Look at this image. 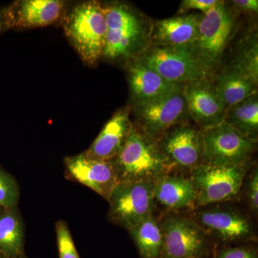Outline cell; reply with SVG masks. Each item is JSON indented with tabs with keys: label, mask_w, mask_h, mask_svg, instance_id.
I'll return each mask as SVG.
<instances>
[{
	"label": "cell",
	"mask_w": 258,
	"mask_h": 258,
	"mask_svg": "<svg viewBox=\"0 0 258 258\" xmlns=\"http://www.w3.org/2000/svg\"><path fill=\"white\" fill-rule=\"evenodd\" d=\"M111 161L118 182H155L174 168L161 152L157 140L134 124L124 146Z\"/></svg>",
	"instance_id": "1"
},
{
	"label": "cell",
	"mask_w": 258,
	"mask_h": 258,
	"mask_svg": "<svg viewBox=\"0 0 258 258\" xmlns=\"http://www.w3.org/2000/svg\"><path fill=\"white\" fill-rule=\"evenodd\" d=\"M106 24L103 57L111 60L139 57L150 46L152 25L126 5L106 8Z\"/></svg>",
	"instance_id": "2"
},
{
	"label": "cell",
	"mask_w": 258,
	"mask_h": 258,
	"mask_svg": "<svg viewBox=\"0 0 258 258\" xmlns=\"http://www.w3.org/2000/svg\"><path fill=\"white\" fill-rule=\"evenodd\" d=\"M64 32L83 61L93 64L103 56L107 31L106 8L91 1L75 7L67 15Z\"/></svg>",
	"instance_id": "3"
},
{
	"label": "cell",
	"mask_w": 258,
	"mask_h": 258,
	"mask_svg": "<svg viewBox=\"0 0 258 258\" xmlns=\"http://www.w3.org/2000/svg\"><path fill=\"white\" fill-rule=\"evenodd\" d=\"M234 25L233 16L223 1L201 15L198 33L189 46L210 76L220 63L232 36Z\"/></svg>",
	"instance_id": "4"
},
{
	"label": "cell",
	"mask_w": 258,
	"mask_h": 258,
	"mask_svg": "<svg viewBox=\"0 0 258 258\" xmlns=\"http://www.w3.org/2000/svg\"><path fill=\"white\" fill-rule=\"evenodd\" d=\"M248 164L220 166L203 163L193 169L189 179L196 192L195 206H207L235 198L242 188Z\"/></svg>",
	"instance_id": "5"
},
{
	"label": "cell",
	"mask_w": 258,
	"mask_h": 258,
	"mask_svg": "<svg viewBox=\"0 0 258 258\" xmlns=\"http://www.w3.org/2000/svg\"><path fill=\"white\" fill-rule=\"evenodd\" d=\"M137 60L154 70L164 79L178 84L212 77L194 55L189 45L150 46Z\"/></svg>",
	"instance_id": "6"
},
{
	"label": "cell",
	"mask_w": 258,
	"mask_h": 258,
	"mask_svg": "<svg viewBox=\"0 0 258 258\" xmlns=\"http://www.w3.org/2000/svg\"><path fill=\"white\" fill-rule=\"evenodd\" d=\"M154 186L152 181H120L115 185L108 200L111 222L129 230L152 216L156 205Z\"/></svg>",
	"instance_id": "7"
},
{
	"label": "cell",
	"mask_w": 258,
	"mask_h": 258,
	"mask_svg": "<svg viewBox=\"0 0 258 258\" xmlns=\"http://www.w3.org/2000/svg\"><path fill=\"white\" fill-rule=\"evenodd\" d=\"M204 163L212 165H240L249 162L256 142L244 137L225 122L202 130Z\"/></svg>",
	"instance_id": "8"
},
{
	"label": "cell",
	"mask_w": 258,
	"mask_h": 258,
	"mask_svg": "<svg viewBox=\"0 0 258 258\" xmlns=\"http://www.w3.org/2000/svg\"><path fill=\"white\" fill-rule=\"evenodd\" d=\"M182 91L134 105L136 126L157 140L168 129L186 122L190 116Z\"/></svg>",
	"instance_id": "9"
},
{
	"label": "cell",
	"mask_w": 258,
	"mask_h": 258,
	"mask_svg": "<svg viewBox=\"0 0 258 258\" xmlns=\"http://www.w3.org/2000/svg\"><path fill=\"white\" fill-rule=\"evenodd\" d=\"M161 224L162 250L160 258H202L208 248L207 234L195 220L169 217Z\"/></svg>",
	"instance_id": "10"
},
{
	"label": "cell",
	"mask_w": 258,
	"mask_h": 258,
	"mask_svg": "<svg viewBox=\"0 0 258 258\" xmlns=\"http://www.w3.org/2000/svg\"><path fill=\"white\" fill-rule=\"evenodd\" d=\"M157 142L161 152L174 168L191 171L204 163L202 130L186 122L168 129Z\"/></svg>",
	"instance_id": "11"
},
{
	"label": "cell",
	"mask_w": 258,
	"mask_h": 258,
	"mask_svg": "<svg viewBox=\"0 0 258 258\" xmlns=\"http://www.w3.org/2000/svg\"><path fill=\"white\" fill-rule=\"evenodd\" d=\"M182 93L190 118L201 130L223 123L227 108L219 96L211 78L186 83Z\"/></svg>",
	"instance_id": "12"
},
{
	"label": "cell",
	"mask_w": 258,
	"mask_h": 258,
	"mask_svg": "<svg viewBox=\"0 0 258 258\" xmlns=\"http://www.w3.org/2000/svg\"><path fill=\"white\" fill-rule=\"evenodd\" d=\"M71 179L87 186L108 201L118 180L111 160H101L83 152L64 159Z\"/></svg>",
	"instance_id": "13"
},
{
	"label": "cell",
	"mask_w": 258,
	"mask_h": 258,
	"mask_svg": "<svg viewBox=\"0 0 258 258\" xmlns=\"http://www.w3.org/2000/svg\"><path fill=\"white\" fill-rule=\"evenodd\" d=\"M195 222L205 233L223 242L249 240L253 235L250 222L239 212L227 209L212 208L197 214Z\"/></svg>",
	"instance_id": "14"
},
{
	"label": "cell",
	"mask_w": 258,
	"mask_h": 258,
	"mask_svg": "<svg viewBox=\"0 0 258 258\" xmlns=\"http://www.w3.org/2000/svg\"><path fill=\"white\" fill-rule=\"evenodd\" d=\"M64 3L58 0H23L8 8L10 28H32L52 25L63 11Z\"/></svg>",
	"instance_id": "15"
},
{
	"label": "cell",
	"mask_w": 258,
	"mask_h": 258,
	"mask_svg": "<svg viewBox=\"0 0 258 258\" xmlns=\"http://www.w3.org/2000/svg\"><path fill=\"white\" fill-rule=\"evenodd\" d=\"M128 82L134 105L179 92L184 86L164 79L137 60L129 68Z\"/></svg>",
	"instance_id": "16"
},
{
	"label": "cell",
	"mask_w": 258,
	"mask_h": 258,
	"mask_svg": "<svg viewBox=\"0 0 258 258\" xmlns=\"http://www.w3.org/2000/svg\"><path fill=\"white\" fill-rule=\"evenodd\" d=\"M132 127L130 110L128 108H122L107 122L101 133L85 153L96 159L112 160L124 146Z\"/></svg>",
	"instance_id": "17"
},
{
	"label": "cell",
	"mask_w": 258,
	"mask_h": 258,
	"mask_svg": "<svg viewBox=\"0 0 258 258\" xmlns=\"http://www.w3.org/2000/svg\"><path fill=\"white\" fill-rule=\"evenodd\" d=\"M201 15H180L156 21L151 27L150 46L189 45L196 37Z\"/></svg>",
	"instance_id": "18"
},
{
	"label": "cell",
	"mask_w": 258,
	"mask_h": 258,
	"mask_svg": "<svg viewBox=\"0 0 258 258\" xmlns=\"http://www.w3.org/2000/svg\"><path fill=\"white\" fill-rule=\"evenodd\" d=\"M155 204L171 210L192 208L196 201V192L189 178L168 174L154 182Z\"/></svg>",
	"instance_id": "19"
},
{
	"label": "cell",
	"mask_w": 258,
	"mask_h": 258,
	"mask_svg": "<svg viewBox=\"0 0 258 258\" xmlns=\"http://www.w3.org/2000/svg\"><path fill=\"white\" fill-rule=\"evenodd\" d=\"M219 96L227 110L257 93V85L232 66L226 68L213 81Z\"/></svg>",
	"instance_id": "20"
},
{
	"label": "cell",
	"mask_w": 258,
	"mask_h": 258,
	"mask_svg": "<svg viewBox=\"0 0 258 258\" xmlns=\"http://www.w3.org/2000/svg\"><path fill=\"white\" fill-rule=\"evenodd\" d=\"M24 225L17 207L0 211V251L6 258H22Z\"/></svg>",
	"instance_id": "21"
},
{
	"label": "cell",
	"mask_w": 258,
	"mask_h": 258,
	"mask_svg": "<svg viewBox=\"0 0 258 258\" xmlns=\"http://www.w3.org/2000/svg\"><path fill=\"white\" fill-rule=\"evenodd\" d=\"M224 122L246 138L257 142L258 133L257 93L231 107Z\"/></svg>",
	"instance_id": "22"
},
{
	"label": "cell",
	"mask_w": 258,
	"mask_h": 258,
	"mask_svg": "<svg viewBox=\"0 0 258 258\" xmlns=\"http://www.w3.org/2000/svg\"><path fill=\"white\" fill-rule=\"evenodd\" d=\"M141 258H160L163 235L161 224L154 216L148 217L129 229Z\"/></svg>",
	"instance_id": "23"
},
{
	"label": "cell",
	"mask_w": 258,
	"mask_h": 258,
	"mask_svg": "<svg viewBox=\"0 0 258 258\" xmlns=\"http://www.w3.org/2000/svg\"><path fill=\"white\" fill-rule=\"evenodd\" d=\"M231 66L246 78L257 84L258 44L257 35H252L245 40Z\"/></svg>",
	"instance_id": "24"
},
{
	"label": "cell",
	"mask_w": 258,
	"mask_h": 258,
	"mask_svg": "<svg viewBox=\"0 0 258 258\" xmlns=\"http://www.w3.org/2000/svg\"><path fill=\"white\" fill-rule=\"evenodd\" d=\"M20 198V187L14 176L0 166V210L17 207Z\"/></svg>",
	"instance_id": "25"
},
{
	"label": "cell",
	"mask_w": 258,
	"mask_h": 258,
	"mask_svg": "<svg viewBox=\"0 0 258 258\" xmlns=\"http://www.w3.org/2000/svg\"><path fill=\"white\" fill-rule=\"evenodd\" d=\"M55 232L59 258H80L67 223L58 220L55 223Z\"/></svg>",
	"instance_id": "26"
},
{
	"label": "cell",
	"mask_w": 258,
	"mask_h": 258,
	"mask_svg": "<svg viewBox=\"0 0 258 258\" xmlns=\"http://www.w3.org/2000/svg\"><path fill=\"white\" fill-rule=\"evenodd\" d=\"M220 2V0H183L180 5L179 13L184 14L189 10H199L205 14L218 5Z\"/></svg>",
	"instance_id": "27"
},
{
	"label": "cell",
	"mask_w": 258,
	"mask_h": 258,
	"mask_svg": "<svg viewBox=\"0 0 258 258\" xmlns=\"http://www.w3.org/2000/svg\"><path fill=\"white\" fill-rule=\"evenodd\" d=\"M215 258H258L255 249L249 247H229L220 249Z\"/></svg>",
	"instance_id": "28"
},
{
	"label": "cell",
	"mask_w": 258,
	"mask_h": 258,
	"mask_svg": "<svg viewBox=\"0 0 258 258\" xmlns=\"http://www.w3.org/2000/svg\"><path fill=\"white\" fill-rule=\"evenodd\" d=\"M246 195L249 205L252 211L258 210V171L257 168H254L250 174L246 186Z\"/></svg>",
	"instance_id": "29"
},
{
	"label": "cell",
	"mask_w": 258,
	"mask_h": 258,
	"mask_svg": "<svg viewBox=\"0 0 258 258\" xmlns=\"http://www.w3.org/2000/svg\"><path fill=\"white\" fill-rule=\"evenodd\" d=\"M232 3L235 5L236 9L240 10L243 13H257V0H234Z\"/></svg>",
	"instance_id": "30"
},
{
	"label": "cell",
	"mask_w": 258,
	"mask_h": 258,
	"mask_svg": "<svg viewBox=\"0 0 258 258\" xmlns=\"http://www.w3.org/2000/svg\"><path fill=\"white\" fill-rule=\"evenodd\" d=\"M9 19L8 15V8L0 9V34L10 29Z\"/></svg>",
	"instance_id": "31"
},
{
	"label": "cell",
	"mask_w": 258,
	"mask_h": 258,
	"mask_svg": "<svg viewBox=\"0 0 258 258\" xmlns=\"http://www.w3.org/2000/svg\"><path fill=\"white\" fill-rule=\"evenodd\" d=\"M0 258H6L3 255V254L2 253L1 251H0Z\"/></svg>",
	"instance_id": "32"
},
{
	"label": "cell",
	"mask_w": 258,
	"mask_h": 258,
	"mask_svg": "<svg viewBox=\"0 0 258 258\" xmlns=\"http://www.w3.org/2000/svg\"><path fill=\"white\" fill-rule=\"evenodd\" d=\"M2 210H0V211H1Z\"/></svg>",
	"instance_id": "33"
}]
</instances>
